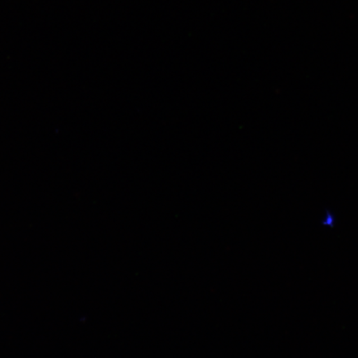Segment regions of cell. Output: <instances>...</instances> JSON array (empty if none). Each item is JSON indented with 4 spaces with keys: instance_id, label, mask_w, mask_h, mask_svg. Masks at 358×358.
Here are the masks:
<instances>
[]
</instances>
